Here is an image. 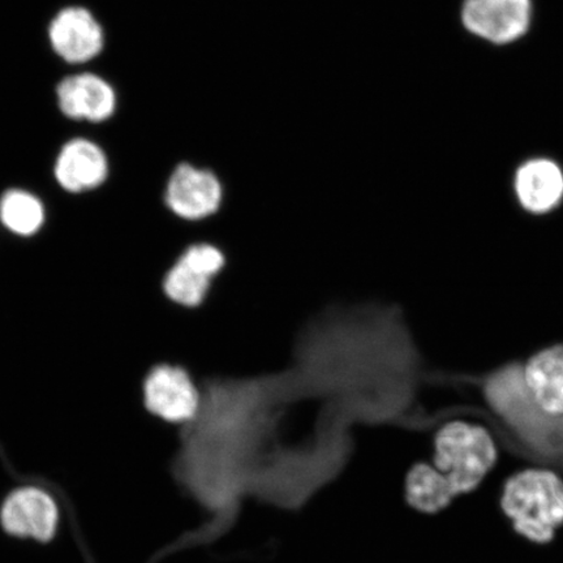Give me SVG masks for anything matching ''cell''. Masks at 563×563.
Instances as JSON below:
<instances>
[{"label": "cell", "mask_w": 563, "mask_h": 563, "mask_svg": "<svg viewBox=\"0 0 563 563\" xmlns=\"http://www.w3.org/2000/svg\"><path fill=\"white\" fill-rule=\"evenodd\" d=\"M434 477L448 504L478 487L495 466L497 450L484 428L454 421L434 441Z\"/></svg>", "instance_id": "obj_1"}, {"label": "cell", "mask_w": 563, "mask_h": 563, "mask_svg": "<svg viewBox=\"0 0 563 563\" xmlns=\"http://www.w3.org/2000/svg\"><path fill=\"white\" fill-rule=\"evenodd\" d=\"M501 505L517 532L549 543L563 525V482L551 471H523L506 483Z\"/></svg>", "instance_id": "obj_2"}, {"label": "cell", "mask_w": 563, "mask_h": 563, "mask_svg": "<svg viewBox=\"0 0 563 563\" xmlns=\"http://www.w3.org/2000/svg\"><path fill=\"white\" fill-rule=\"evenodd\" d=\"M227 263L220 246L208 242L188 244L162 278V292L174 306L199 308L209 298Z\"/></svg>", "instance_id": "obj_3"}, {"label": "cell", "mask_w": 563, "mask_h": 563, "mask_svg": "<svg viewBox=\"0 0 563 563\" xmlns=\"http://www.w3.org/2000/svg\"><path fill=\"white\" fill-rule=\"evenodd\" d=\"M141 400L147 412L170 424L195 419L200 407L192 376L175 363H158L146 372L141 383Z\"/></svg>", "instance_id": "obj_4"}, {"label": "cell", "mask_w": 563, "mask_h": 563, "mask_svg": "<svg viewBox=\"0 0 563 563\" xmlns=\"http://www.w3.org/2000/svg\"><path fill=\"white\" fill-rule=\"evenodd\" d=\"M223 202L221 180L208 168L191 164L176 166L164 189V203L181 221L208 220L220 211Z\"/></svg>", "instance_id": "obj_5"}, {"label": "cell", "mask_w": 563, "mask_h": 563, "mask_svg": "<svg viewBox=\"0 0 563 563\" xmlns=\"http://www.w3.org/2000/svg\"><path fill=\"white\" fill-rule=\"evenodd\" d=\"M60 514L55 499L44 489H13L0 505V525L13 538L48 543L58 532Z\"/></svg>", "instance_id": "obj_6"}, {"label": "cell", "mask_w": 563, "mask_h": 563, "mask_svg": "<svg viewBox=\"0 0 563 563\" xmlns=\"http://www.w3.org/2000/svg\"><path fill=\"white\" fill-rule=\"evenodd\" d=\"M531 19V0H466L462 9L466 30L497 45L522 37Z\"/></svg>", "instance_id": "obj_7"}, {"label": "cell", "mask_w": 563, "mask_h": 563, "mask_svg": "<svg viewBox=\"0 0 563 563\" xmlns=\"http://www.w3.org/2000/svg\"><path fill=\"white\" fill-rule=\"evenodd\" d=\"M110 176L108 156L100 145L74 139L62 146L53 167V179L63 192L86 195L100 189Z\"/></svg>", "instance_id": "obj_8"}, {"label": "cell", "mask_w": 563, "mask_h": 563, "mask_svg": "<svg viewBox=\"0 0 563 563\" xmlns=\"http://www.w3.org/2000/svg\"><path fill=\"white\" fill-rule=\"evenodd\" d=\"M51 41L56 54L68 63H86L101 53L103 33L91 13L77 7L63 10L51 25Z\"/></svg>", "instance_id": "obj_9"}, {"label": "cell", "mask_w": 563, "mask_h": 563, "mask_svg": "<svg viewBox=\"0 0 563 563\" xmlns=\"http://www.w3.org/2000/svg\"><path fill=\"white\" fill-rule=\"evenodd\" d=\"M60 110L77 121L103 122L115 111L114 89L96 75L70 76L58 87Z\"/></svg>", "instance_id": "obj_10"}, {"label": "cell", "mask_w": 563, "mask_h": 563, "mask_svg": "<svg viewBox=\"0 0 563 563\" xmlns=\"http://www.w3.org/2000/svg\"><path fill=\"white\" fill-rule=\"evenodd\" d=\"M514 186L520 206L533 214H545L563 200V173L552 159L527 161L518 168Z\"/></svg>", "instance_id": "obj_11"}, {"label": "cell", "mask_w": 563, "mask_h": 563, "mask_svg": "<svg viewBox=\"0 0 563 563\" xmlns=\"http://www.w3.org/2000/svg\"><path fill=\"white\" fill-rule=\"evenodd\" d=\"M525 382L541 410L563 417V344L538 352L523 365Z\"/></svg>", "instance_id": "obj_12"}, {"label": "cell", "mask_w": 563, "mask_h": 563, "mask_svg": "<svg viewBox=\"0 0 563 563\" xmlns=\"http://www.w3.org/2000/svg\"><path fill=\"white\" fill-rule=\"evenodd\" d=\"M44 200L26 188L12 187L0 195V229L10 235L30 239L45 228Z\"/></svg>", "instance_id": "obj_13"}]
</instances>
